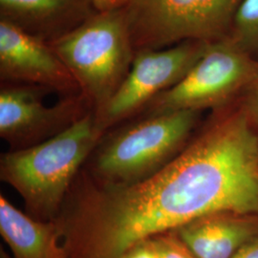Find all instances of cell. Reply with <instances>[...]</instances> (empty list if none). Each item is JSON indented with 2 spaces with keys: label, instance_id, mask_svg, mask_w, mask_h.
<instances>
[{
  "label": "cell",
  "instance_id": "cell-6",
  "mask_svg": "<svg viewBox=\"0 0 258 258\" xmlns=\"http://www.w3.org/2000/svg\"><path fill=\"white\" fill-rule=\"evenodd\" d=\"M257 73V59L231 37L211 42L179 83L148 103L141 118L173 111L220 108L244 92Z\"/></svg>",
  "mask_w": 258,
  "mask_h": 258
},
{
  "label": "cell",
  "instance_id": "cell-9",
  "mask_svg": "<svg viewBox=\"0 0 258 258\" xmlns=\"http://www.w3.org/2000/svg\"><path fill=\"white\" fill-rule=\"evenodd\" d=\"M2 83L46 88L63 96L81 93L74 77L49 43L0 19Z\"/></svg>",
  "mask_w": 258,
  "mask_h": 258
},
{
  "label": "cell",
  "instance_id": "cell-1",
  "mask_svg": "<svg viewBox=\"0 0 258 258\" xmlns=\"http://www.w3.org/2000/svg\"><path fill=\"white\" fill-rule=\"evenodd\" d=\"M241 108L213 117L154 174L101 185L81 171L56 221L68 258H119L215 212L258 216V135Z\"/></svg>",
  "mask_w": 258,
  "mask_h": 258
},
{
  "label": "cell",
  "instance_id": "cell-8",
  "mask_svg": "<svg viewBox=\"0 0 258 258\" xmlns=\"http://www.w3.org/2000/svg\"><path fill=\"white\" fill-rule=\"evenodd\" d=\"M51 92L35 85L2 83L0 137L9 144L11 150L43 143L94 111L82 93L64 96L48 106L44 96Z\"/></svg>",
  "mask_w": 258,
  "mask_h": 258
},
{
  "label": "cell",
  "instance_id": "cell-10",
  "mask_svg": "<svg viewBox=\"0 0 258 258\" xmlns=\"http://www.w3.org/2000/svg\"><path fill=\"white\" fill-rule=\"evenodd\" d=\"M197 258H231L258 236V216L215 212L174 230Z\"/></svg>",
  "mask_w": 258,
  "mask_h": 258
},
{
  "label": "cell",
  "instance_id": "cell-12",
  "mask_svg": "<svg viewBox=\"0 0 258 258\" xmlns=\"http://www.w3.org/2000/svg\"><path fill=\"white\" fill-rule=\"evenodd\" d=\"M0 233L14 258H68L56 220L39 221L0 195Z\"/></svg>",
  "mask_w": 258,
  "mask_h": 258
},
{
  "label": "cell",
  "instance_id": "cell-16",
  "mask_svg": "<svg viewBox=\"0 0 258 258\" xmlns=\"http://www.w3.org/2000/svg\"><path fill=\"white\" fill-rule=\"evenodd\" d=\"M119 258H159L155 240L153 237L143 240L129 248Z\"/></svg>",
  "mask_w": 258,
  "mask_h": 258
},
{
  "label": "cell",
  "instance_id": "cell-11",
  "mask_svg": "<svg viewBox=\"0 0 258 258\" xmlns=\"http://www.w3.org/2000/svg\"><path fill=\"white\" fill-rule=\"evenodd\" d=\"M94 13L86 0H0V19L47 43L73 31Z\"/></svg>",
  "mask_w": 258,
  "mask_h": 258
},
{
  "label": "cell",
  "instance_id": "cell-14",
  "mask_svg": "<svg viewBox=\"0 0 258 258\" xmlns=\"http://www.w3.org/2000/svg\"><path fill=\"white\" fill-rule=\"evenodd\" d=\"M159 258H197L174 231H166L153 236Z\"/></svg>",
  "mask_w": 258,
  "mask_h": 258
},
{
  "label": "cell",
  "instance_id": "cell-19",
  "mask_svg": "<svg viewBox=\"0 0 258 258\" xmlns=\"http://www.w3.org/2000/svg\"><path fill=\"white\" fill-rule=\"evenodd\" d=\"M86 1H89V2H90V0H86Z\"/></svg>",
  "mask_w": 258,
  "mask_h": 258
},
{
  "label": "cell",
  "instance_id": "cell-2",
  "mask_svg": "<svg viewBox=\"0 0 258 258\" xmlns=\"http://www.w3.org/2000/svg\"><path fill=\"white\" fill-rule=\"evenodd\" d=\"M104 135L91 111L53 138L3 153L0 179L20 195L30 216L55 220L82 166Z\"/></svg>",
  "mask_w": 258,
  "mask_h": 258
},
{
  "label": "cell",
  "instance_id": "cell-15",
  "mask_svg": "<svg viewBox=\"0 0 258 258\" xmlns=\"http://www.w3.org/2000/svg\"><path fill=\"white\" fill-rule=\"evenodd\" d=\"M243 94L240 108L246 113L251 122L258 121V73Z\"/></svg>",
  "mask_w": 258,
  "mask_h": 258
},
{
  "label": "cell",
  "instance_id": "cell-3",
  "mask_svg": "<svg viewBox=\"0 0 258 258\" xmlns=\"http://www.w3.org/2000/svg\"><path fill=\"white\" fill-rule=\"evenodd\" d=\"M200 111L167 112L140 118L103 140L94 150L87 170L101 185H127L154 174L184 148Z\"/></svg>",
  "mask_w": 258,
  "mask_h": 258
},
{
  "label": "cell",
  "instance_id": "cell-13",
  "mask_svg": "<svg viewBox=\"0 0 258 258\" xmlns=\"http://www.w3.org/2000/svg\"><path fill=\"white\" fill-rule=\"evenodd\" d=\"M229 37L253 57L258 55V0H242Z\"/></svg>",
  "mask_w": 258,
  "mask_h": 258
},
{
  "label": "cell",
  "instance_id": "cell-7",
  "mask_svg": "<svg viewBox=\"0 0 258 258\" xmlns=\"http://www.w3.org/2000/svg\"><path fill=\"white\" fill-rule=\"evenodd\" d=\"M208 44L187 40L160 50L136 53L120 87L105 104L94 111L98 128L105 134L111 127L140 115L158 95L184 78Z\"/></svg>",
  "mask_w": 258,
  "mask_h": 258
},
{
  "label": "cell",
  "instance_id": "cell-4",
  "mask_svg": "<svg viewBox=\"0 0 258 258\" xmlns=\"http://www.w3.org/2000/svg\"><path fill=\"white\" fill-rule=\"evenodd\" d=\"M49 44L94 111L117 91L136 55L123 10L95 12L73 31Z\"/></svg>",
  "mask_w": 258,
  "mask_h": 258
},
{
  "label": "cell",
  "instance_id": "cell-5",
  "mask_svg": "<svg viewBox=\"0 0 258 258\" xmlns=\"http://www.w3.org/2000/svg\"><path fill=\"white\" fill-rule=\"evenodd\" d=\"M242 0H131L123 9L135 53L231 34Z\"/></svg>",
  "mask_w": 258,
  "mask_h": 258
},
{
  "label": "cell",
  "instance_id": "cell-17",
  "mask_svg": "<svg viewBox=\"0 0 258 258\" xmlns=\"http://www.w3.org/2000/svg\"><path fill=\"white\" fill-rule=\"evenodd\" d=\"M131 0H90L96 13H112L125 9Z\"/></svg>",
  "mask_w": 258,
  "mask_h": 258
},
{
  "label": "cell",
  "instance_id": "cell-18",
  "mask_svg": "<svg viewBox=\"0 0 258 258\" xmlns=\"http://www.w3.org/2000/svg\"><path fill=\"white\" fill-rule=\"evenodd\" d=\"M231 258H258V236L247 243Z\"/></svg>",
  "mask_w": 258,
  "mask_h": 258
}]
</instances>
